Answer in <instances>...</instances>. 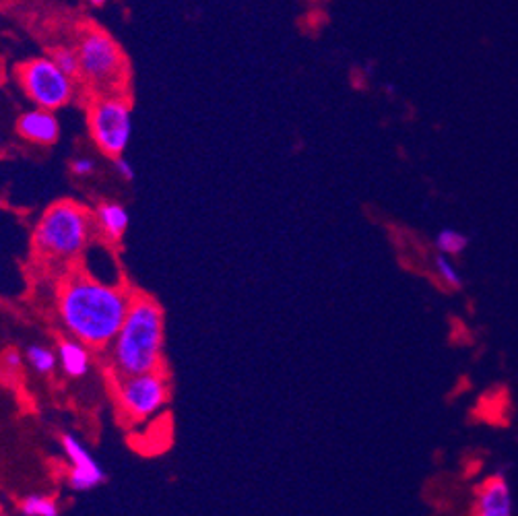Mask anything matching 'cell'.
Segmentation results:
<instances>
[{
  "label": "cell",
  "mask_w": 518,
  "mask_h": 516,
  "mask_svg": "<svg viewBox=\"0 0 518 516\" xmlns=\"http://www.w3.org/2000/svg\"><path fill=\"white\" fill-rule=\"evenodd\" d=\"M15 77L34 108L56 112L75 98L77 81L62 73L50 56H36L17 64Z\"/></svg>",
  "instance_id": "52a82bcc"
},
{
  "label": "cell",
  "mask_w": 518,
  "mask_h": 516,
  "mask_svg": "<svg viewBox=\"0 0 518 516\" xmlns=\"http://www.w3.org/2000/svg\"><path fill=\"white\" fill-rule=\"evenodd\" d=\"M25 364L23 353L15 347H7L0 353V376L3 378H15Z\"/></svg>",
  "instance_id": "ac0fdd59"
},
{
  "label": "cell",
  "mask_w": 518,
  "mask_h": 516,
  "mask_svg": "<svg viewBox=\"0 0 518 516\" xmlns=\"http://www.w3.org/2000/svg\"><path fill=\"white\" fill-rule=\"evenodd\" d=\"M473 516H514L512 488L504 473H494L479 483Z\"/></svg>",
  "instance_id": "9c48e42d"
},
{
  "label": "cell",
  "mask_w": 518,
  "mask_h": 516,
  "mask_svg": "<svg viewBox=\"0 0 518 516\" xmlns=\"http://www.w3.org/2000/svg\"><path fill=\"white\" fill-rule=\"evenodd\" d=\"M432 269L438 277V281L446 287V289H452V292H459V289L465 287V281H463V275L461 271L457 269V265L452 263V258L442 254V252H436L434 258H432Z\"/></svg>",
  "instance_id": "9a60e30c"
},
{
  "label": "cell",
  "mask_w": 518,
  "mask_h": 516,
  "mask_svg": "<svg viewBox=\"0 0 518 516\" xmlns=\"http://www.w3.org/2000/svg\"><path fill=\"white\" fill-rule=\"evenodd\" d=\"M15 131L23 141H27L31 145L52 147L60 139V122L54 112L44 110V108H34V110L23 112L17 118Z\"/></svg>",
  "instance_id": "30bf717a"
},
{
  "label": "cell",
  "mask_w": 518,
  "mask_h": 516,
  "mask_svg": "<svg viewBox=\"0 0 518 516\" xmlns=\"http://www.w3.org/2000/svg\"><path fill=\"white\" fill-rule=\"evenodd\" d=\"M69 170H71V174L75 178L85 180V178H91L97 172V161L93 157H89V155H77V157L71 159Z\"/></svg>",
  "instance_id": "d6986e66"
},
{
  "label": "cell",
  "mask_w": 518,
  "mask_h": 516,
  "mask_svg": "<svg viewBox=\"0 0 518 516\" xmlns=\"http://www.w3.org/2000/svg\"><path fill=\"white\" fill-rule=\"evenodd\" d=\"M93 230V217L87 207L71 199L56 201L36 223L34 248L46 261L73 263L89 248Z\"/></svg>",
  "instance_id": "3957f363"
},
{
  "label": "cell",
  "mask_w": 518,
  "mask_h": 516,
  "mask_svg": "<svg viewBox=\"0 0 518 516\" xmlns=\"http://www.w3.org/2000/svg\"><path fill=\"white\" fill-rule=\"evenodd\" d=\"M118 413L131 424H141L164 411L170 403V380L166 370L112 376Z\"/></svg>",
  "instance_id": "8992f818"
},
{
  "label": "cell",
  "mask_w": 518,
  "mask_h": 516,
  "mask_svg": "<svg viewBox=\"0 0 518 516\" xmlns=\"http://www.w3.org/2000/svg\"><path fill=\"white\" fill-rule=\"evenodd\" d=\"M133 294L135 289L126 285L104 283L85 271H75L58 287L60 325L91 351H106L122 327Z\"/></svg>",
  "instance_id": "6da1fadb"
},
{
  "label": "cell",
  "mask_w": 518,
  "mask_h": 516,
  "mask_svg": "<svg viewBox=\"0 0 518 516\" xmlns=\"http://www.w3.org/2000/svg\"><path fill=\"white\" fill-rule=\"evenodd\" d=\"M89 5L95 7V9H102L108 5V0H89Z\"/></svg>",
  "instance_id": "44dd1931"
},
{
  "label": "cell",
  "mask_w": 518,
  "mask_h": 516,
  "mask_svg": "<svg viewBox=\"0 0 518 516\" xmlns=\"http://www.w3.org/2000/svg\"><path fill=\"white\" fill-rule=\"evenodd\" d=\"M56 356H58V370L71 380L87 378L93 368L91 349L69 335L60 337L56 341Z\"/></svg>",
  "instance_id": "7c38bea8"
},
{
  "label": "cell",
  "mask_w": 518,
  "mask_h": 516,
  "mask_svg": "<svg viewBox=\"0 0 518 516\" xmlns=\"http://www.w3.org/2000/svg\"><path fill=\"white\" fill-rule=\"evenodd\" d=\"M79 54V81L95 95L122 93L128 64L118 42L102 27H85L75 46Z\"/></svg>",
  "instance_id": "277c9868"
},
{
  "label": "cell",
  "mask_w": 518,
  "mask_h": 516,
  "mask_svg": "<svg viewBox=\"0 0 518 516\" xmlns=\"http://www.w3.org/2000/svg\"><path fill=\"white\" fill-rule=\"evenodd\" d=\"M112 170H114V174L122 180V182H133L135 180V176H137V172H135V168H133V164L131 161H128L124 155L122 157H116V159H112Z\"/></svg>",
  "instance_id": "ffe728a7"
},
{
  "label": "cell",
  "mask_w": 518,
  "mask_h": 516,
  "mask_svg": "<svg viewBox=\"0 0 518 516\" xmlns=\"http://www.w3.org/2000/svg\"><path fill=\"white\" fill-rule=\"evenodd\" d=\"M89 137L102 155L122 157L133 137V106L124 93L93 95L87 108Z\"/></svg>",
  "instance_id": "5b68a950"
},
{
  "label": "cell",
  "mask_w": 518,
  "mask_h": 516,
  "mask_svg": "<svg viewBox=\"0 0 518 516\" xmlns=\"http://www.w3.org/2000/svg\"><path fill=\"white\" fill-rule=\"evenodd\" d=\"M166 312L147 294H133L122 327L108 347L112 376L164 370Z\"/></svg>",
  "instance_id": "7a4b0ae2"
},
{
  "label": "cell",
  "mask_w": 518,
  "mask_h": 516,
  "mask_svg": "<svg viewBox=\"0 0 518 516\" xmlns=\"http://www.w3.org/2000/svg\"><path fill=\"white\" fill-rule=\"evenodd\" d=\"M434 246H436V252H442L450 258H455V256H461L467 250L469 238L465 234L457 232V230L448 228V230L438 232V236L434 240Z\"/></svg>",
  "instance_id": "2e32d148"
},
{
  "label": "cell",
  "mask_w": 518,
  "mask_h": 516,
  "mask_svg": "<svg viewBox=\"0 0 518 516\" xmlns=\"http://www.w3.org/2000/svg\"><path fill=\"white\" fill-rule=\"evenodd\" d=\"M21 516H60V502L50 494H27L17 502Z\"/></svg>",
  "instance_id": "5bb4252c"
},
{
  "label": "cell",
  "mask_w": 518,
  "mask_h": 516,
  "mask_svg": "<svg viewBox=\"0 0 518 516\" xmlns=\"http://www.w3.org/2000/svg\"><path fill=\"white\" fill-rule=\"evenodd\" d=\"M91 217H93L95 232L100 234L108 244H118L126 236L128 225H131L128 209L118 201L97 203L95 209L91 211Z\"/></svg>",
  "instance_id": "8fae6325"
},
{
  "label": "cell",
  "mask_w": 518,
  "mask_h": 516,
  "mask_svg": "<svg viewBox=\"0 0 518 516\" xmlns=\"http://www.w3.org/2000/svg\"><path fill=\"white\" fill-rule=\"evenodd\" d=\"M25 364L38 376H52L58 370L56 347L46 343H29L23 351Z\"/></svg>",
  "instance_id": "4fadbf2b"
},
{
  "label": "cell",
  "mask_w": 518,
  "mask_h": 516,
  "mask_svg": "<svg viewBox=\"0 0 518 516\" xmlns=\"http://www.w3.org/2000/svg\"><path fill=\"white\" fill-rule=\"evenodd\" d=\"M60 446L69 461L67 486L73 492H91L106 483V469L91 455V450L83 440H79L75 434L64 432L60 434Z\"/></svg>",
  "instance_id": "ba28073f"
},
{
  "label": "cell",
  "mask_w": 518,
  "mask_h": 516,
  "mask_svg": "<svg viewBox=\"0 0 518 516\" xmlns=\"http://www.w3.org/2000/svg\"><path fill=\"white\" fill-rule=\"evenodd\" d=\"M50 58L54 60L56 67L67 73L69 77H73L75 81H79V54L73 46H58L50 52Z\"/></svg>",
  "instance_id": "e0dca14e"
}]
</instances>
